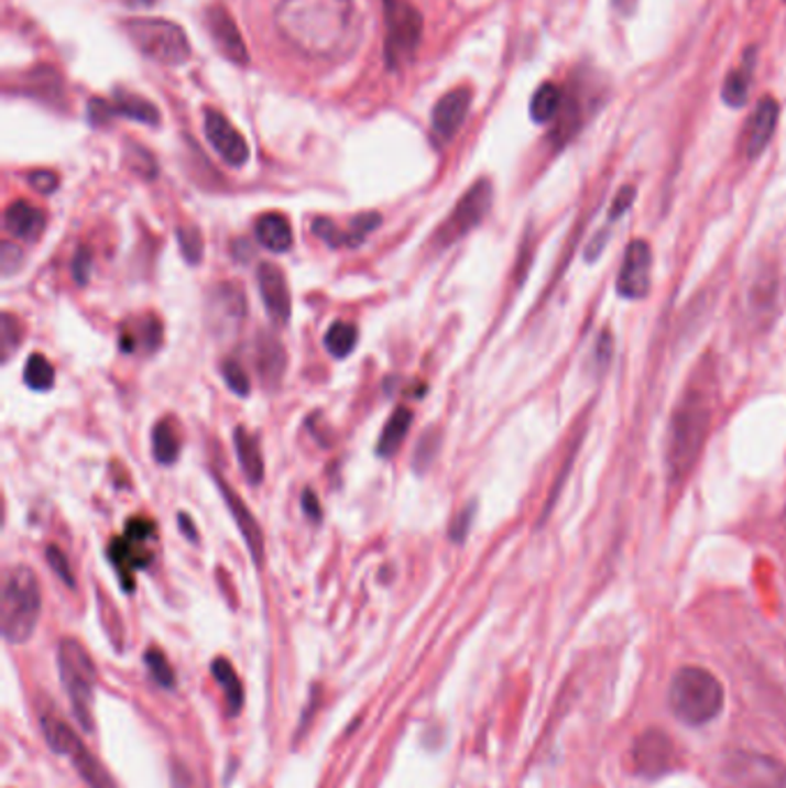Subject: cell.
Wrapping results in <instances>:
<instances>
[{
	"instance_id": "6da1fadb",
	"label": "cell",
	"mask_w": 786,
	"mask_h": 788,
	"mask_svg": "<svg viewBox=\"0 0 786 788\" xmlns=\"http://www.w3.org/2000/svg\"><path fill=\"white\" fill-rule=\"evenodd\" d=\"M275 26L303 56L341 61L356 52L362 19L358 0H282Z\"/></svg>"
},
{
	"instance_id": "7a4b0ae2",
	"label": "cell",
	"mask_w": 786,
	"mask_h": 788,
	"mask_svg": "<svg viewBox=\"0 0 786 788\" xmlns=\"http://www.w3.org/2000/svg\"><path fill=\"white\" fill-rule=\"evenodd\" d=\"M712 402H716V376L706 366L703 374H697L687 383L672 415L667 448V471L672 486H680L685 482L701 455L712 420Z\"/></svg>"
},
{
	"instance_id": "3957f363",
	"label": "cell",
	"mask_w": 786,
	"mask_h": 788,
	"mask_svg": "<svg viewBox=\"0 0 786 788\" xmlns=\"http://www.w3.org/2000/svg\"><path fill=\"white\" fill-rule=\"evenodd\" d=\"M42 613V590L29 565H17L6 577L3 604H0V625L6 642L19 646L33 636Z\"/></svg>"
},
{
	"instance_id": "277c9868",
	"label": "cell",
	"mask_w": 786,
	"mask_h": 788,
	"mask_svg": "<svg viewBox=\"0 0 786 788\" xmlns=\"http://www.w3.org/2000/svg\"><path fill=\"white\" fill-rule=\"evenodd\" d=\"M669 705L685 724H708L720 715L724 705L722 682L706 669L685 667L672 680Z\"/></svg>"
},
{
	"instance_id": "5b68a950",
	"label": "cell",
	"mask_w": 786,
	"mask_h": 788,
	"mask_svg": "<svg viewBox=\"0 0 786 788\" xmlns=\"http://www.w3.org/2000/svg\"><path fill=\"white\" fill-rule=\"evenodd\" d=\"M125 33L139 52L160 65L178 67L192 56V44L185 31L166 19H130Z\"/></svg>"
},
{
	"instance_id": "8992f818",
	"label": "cell",
	"mask_w": 786,
	"mask_h": 788,
	"mask_svg": "<svg viewBox=\"0 0 786 788\" xmlns=\"http://www.w3.org/2000/svg\"><path fill=\"white\" fill-rule=\"evenodd\" d=\"M385 21V65L404 69L423 42V14L408 0H383Z\"/></svg>"
},
{
	"instance_id": "52a82bcc",
	"label": "cell",
	"mask_w": 786,
	"mask_h": 788,
	"mask_svg": "<svg viewBox=\"0 0 786 788\" xmlns=\"http://www.w3.org/2000/svg\"><path fill=\"white\" fill-rule=\"evenodd\" d=\"M58 671L65 692L69 697L72 710H75L77 720L84 724L86 731L92 729L90 722V705L95 694V680L97 671L88 650L75 642V638H63L58 646Z\"/></svg>"
},
{
	"instance_id": "ba28073f",
	"label": "cell",
	"mask_w": 786,
	"mask_h": 788,
	"mask_svg": "<svg viewBox=\"0 0 786 788\" xmlns=\"http://www.w3.org/2000/svg\"><path fill=\"white\" fill-rule=\"evenodd\" d=\"M491 199H494V189H491L489 180H478L469 191H466L450 217L438 227L434 236V244L438 250H448L450 244L469 236L480 221L487 217L491 208Z\"/></svg>"
},
{
	"instance_id": "9c48e42d",
	"label": "cell",
	"mask_w": 786,
	"mask_h": 788,
	"mask_svg": "<svg viewBox=\"0 0 786 788\" xmlns=\"http://www.w3.org/2000/svg\"><path fill=\"white\" fill-rule=\"evenodd\" d=\"M731 788H786V770L777 760L758 754H735L724 768Z\"/></svg>"
},
{
	"instance_id": "30bf717a",
	"label": "cell",
	"mask_w": 786,
	"mask_h": 788,
	"mask_svg": "<svg viewBox=\"0 0 786 788\" xmlns=\"http://www.w3.org/2000/svg\"><path fill=\"white\" fill-rule=\"evenodd\" d=\"M653 252L646 240H634L627 244V252L619 273V293L627 300H642L651 291Z\"/></svg>"
},
{
	"instance_id": "8fae6325",
	"label": "cell",
	"mask_w": 786,
	"mask_h": 788,
	"mask_svg": "<svg viewBox=\"0 0 786 788\" xmlns=\"http://www.w3.org/2000/svg\"><path fill=\"white\" fill-rule=\"evenodd\" d=\"M206 139L229 166H244L250 160V145L244 136L236 130L233 122L215 109H206L204 113Z\"/></svg>"
},
{
	"instance_id": "7c38bea8",
	"label": "cell",
	"mask_w": 786,
	"mask_h": 788,
	"mask_svg": "<svg viewBox=\"0 0 786 788\" xmlns=\"http://www.w3.org/2000/svg\"><path fill=\"white\" fill-rule=\"evenodd\" d=\"M777 120H779V102L771 95L761 97L741 134V153L745 157L754 160L766 151V145L771 143L777 130Z\"/></svg>"
},
{
	"instance_id": "4fadbf2b",
	"label": "cell",
	"mask_w": 786,
	"mask_h": 788,
	"mask_svg": "<svg viewBox=\"0 0 786 788\" xmlns=\"http://www.w3.org/2000/svg\"><path fill=\"white\" fill-rule=\"evenodd\" d=\"M206 26H208L210 40L217 46V52L222 54L227 61H231L236 65H248L250 63L248 44H244L238 23L233 21L231 12L225 6H210L208 8Z\"/></svg>"
},
{
	"instance_id": "5bb4252c",
	"label": "cell",
	"mask_w": 786,
	"mask_h": 788,
	"mask_svg": "<svg viewBox=\"0 0 786 788\" xmlns=\"http://www.w3.org/2000/svg\"><path fill=\"white\" fill-rule=\"evenodd\" d=\"M381 225V215L379 212H364V215H358L353 221L349 231L339 229L335 221L326 219V217H316L312 221V233L324 240L326 244H330L332 250H341V248H358V244L364 242V238L374 233Z\"/></svg>"
},
{
	"instance_id": "9a60e30c",
	"label": "cell",
	"mask_w": 786,
	"mask_h": 788,
	"mask_svg": "<svg viewBox=\"0 0 786 788\" xmlns=\"http://www.w3.org/2000/svg\"><path fill=\"white\" fill-rule=\"evenodd\" d=\"M473 95L469 88H455L446 92L436 102L432 111V128L438 141H450L461 130L466 116H469Z\"/></svg>"
},
{
	"instance_id": "2e32d148",
	"label": "cell",
	"mask_w": 786,
	"mask_h": 788,
	"mask_svg": "<svg viewBox=\"0 0 786 788\" xmlns=\"http://www.w3.org/2000/svg\"><path fill=\"white\" fill-rule=\"evenodd\" d=\"M109 116L130 118V120L143 122V125H160L157 107L134 92H116L113 102H102V100L90 102V120L92 122H105Z\"/></svg>"
},
{
	"instance_id": "e0dca14e",
	"label": "cell",
	"mask_w": 786,
	"mask_h": 788,
	"mask_svg": "<svg viewBox=\"0 0 786 788\" xmlns=\"http://www.w3.org/2000/svg\"><path fill=\"white\" fill-rule=\"evenodd\" d=\"M632 756L642 775H665L674 763V745L662 731H648L634 743Z\"/></svg>"
},
{
	"instance_id": "ac0fdd59",
	"label": "cell",
	"mask_w": 786,
	"mask_h": 788,
	"mask_svg": "<svg viewBox=\"0 0 786 788\" xmlns=\"http://www.w3.org/2000/svg\"><path fill=\"white\" fill-rule=\"evenodd\" d=\"M256 280H259L261 300L270 318L277 324H286L291 318V291L282 270L273 263H261Z\"/></svg>"
},
{
	"instance_id": "d6986e66",
	"label": "cell",
	"mask_w": 786,
	"mask_h": 788,
	"mask_svg": "<svg viewBox=\"0 0 786 788\" xmlns=\"http://www.w3.org/2000/svg\"><path fill=\"white\" fill-rule=\"evenodd\" d=\"M143 547H145L143 541L130 539L125 535L111 541L109 558L113 562V568L118 570L122 588L125 590L134 588V572L149 568L151 565V551H145Z\"/></svg>"
},
{
	"instance_id": "ffe728a7",
	"label": "cell",
	"mask_w": 786,
	"mask_h": 788,
	"mask_svg": "<svg viewBox=\"0 0 786 788\" xmlns=\"http://www.w3.org/2000/svg\"><path fill=\"white\" fill-rule=\"evenodd\" d=\"M215 480H217V486H219V494H222L225 501L229 503V510H231V514H233V519H236V524H238V528H240L244 541H248V547H250V551H252V556H254V562L261 565V562H263V551H265V541H263L261 526L256 524L254 514L250 512L248 505H244V501L233 494L231 486H229L222 478H215Z\"/></svg>"
},
{
	"instance_id": "44dd1931",
	"label": "cell",
	"mask_w": 786,
	"mask_h": 788,
	"mask_svg": "<svg viewBox=\"0 0 786 788\" xmlns=\"http://www.w3.org/2000/svg\"><path fill=\"white\" fill-rule=\"evenodd\" d=\"M46 227V215L42 208H35L29 201H14L6 210V229L10 236L33 242L42 236Z\"/></svg>"
},
{
	"instance_id": "7402d4cb",
	"label": "cell",
	"mask_w": 786,
	"mask_h": 788,
	"mask_svg": "<svg viewBox=\"0 0 786 788\" xmlns=\"http://www.w3.org/2000/svg\"><path fill=\"white\" fill-rule=\"evenodd\" d=\"M754 61H756L754 48H750V52H745L743 56V63L727 74L722 86V100L733 109H743L747 105L752 79H754Z\"/></svg>"
},
{
	"instance_id": "603a6c76",
	"label": "cell",
	"mask_w": 786,
	"mask_h": 788,
	"mask_svg": "<svg viewBox=\"0 0 786 788\" xmlns=\"http://www.w3.org/2000/svg\"><path fill=\"white\" fill-rule=\"evenodd\" d=\"M256 240L270 252H288L293 244L291 221L280 212H265L256 221Z\"/></svg>"
},
{
	"instance_id": "cb8c5ba5",
	"label": "cell",
	"mask_w": 786,
	"mask_h": 788,
	"mask_svg": "<svg viewBox=\"0 0 786 788\" xmlns=\"http://www.w3.org/2000/svg\"><path fill=\"white\" fill-rule=\"evenodd\" d=\"M233 446H236V455L240 461V468L244 473V480H248L252 486H259L263 482V455L259 450L256 438L244 429L238 427L233 431Z\"/></svg>"
},
{
	"instance_id": "d4e9b609",
	"label": "cell",
	"mask_w": 786,
	"mask_h": 788,
	"mask_svg": "<svg viewBox=\"0 0 786 788\" xmlns=\"http://www.w3.org/2000/svg\"><path fill=\"white\" fill-rule=\"evenodd\" d=\"M256 355H259L256 366H259V374H261L263 383L268 387L280 385L282 376H284V369H286V353L282 349V343L275 337L263 335L259 339Z\"/></svg>"
},
{
	"instance_id": "484cf974",
	"label": "cell",
	"mask_w": 786,
	"mask_h": 788,
	"mask_svg": "<svg viewBox=\"0 0 786 788\" xmlns=\"http://www.w3.org/2000/svg\"><path fill=\"white\" fill-rule=\"evenodd\" d=\"M244 314V300L242 291H238L233 284H222L210 298V318L217 324L236 326Z\"/></svg>"
},
{
	"instance_id": "4316f807",
	"label": "cell",
	"mask_w": 786,
	"mask_h": 788,
	"mask_svg": "<svg viewBox=\"0 0 786 788\" xmlns=\"http://www.w3.org/2000/svg\"><path fill=\"white\" fill-rule=\"evenodd\" d=\"M411 425H413V413L408 408H397L395 413H392V417L387 420V425L379 438L376 455L379 457L397 455L406 434L411 431Z\"/></svg>"
},
{
	"instance_id": "83f0119b",
	"label": "cell",
	"mask_w": 786,
	"mask_h": 788,
	"mask_svg": "<svg viewBox=\"0 0 786 788\" xmlns=\"http://www.w3.org/2000/svg\"><path fill=\"white\" fill-rule=\"evenodd\" d=\"M42 731H44L48 747H52L61 756H72L79 747H84L79 735L72 731L63 720H58L54 715L42 718Z\"/></svg>"
},
{
	"instance_id": "f1b7e54d",
	"label": "cell",
	"mask_w": 786,
	"mask_h": 788,
	"mask_svg": "<svg viewBox=\"0 0 786 788\" xmlns=\"http://www.w3.org/2000/svg\"><path fill=\"white\" fill-rule=\"evenodd\" d=\"M212 676H215V680L219 682V687L225 689V699H227L229 715H231V718L238 715V712L242 710V699H244V694H242V682H240L236 669L231 667V661L225 659V657H217V659L212 661Z\"/></svg>"
},
{
	"instance_id": "f546056e",
	"label": "cell",
	"mask_w": 786,
	"mask_h": 788,
	"mask_svg": "<svg viewBox=\"0 0 786 788\" xmlns=\"http://www.w3.org/2000/svg\"><path fill=\"white\" fill-rule=\"evenodd\" d=\"M563 102H565V92L556 84H543L535 90L531 100V118L539 122V125H545V122L558 118Z\"/></svg>"
},
{
	"instance_id": "4dcf8cb0",
	"label": "cell",
	"mask_w": 786,
	"mask_h": 788,
	"mask_svg": "<svg viewBox=\"0 0 786 788\" xmlns=\"http://www.w3.org/2000/svg\"><path fill=\"white\" fill-rule=\"evenodd\" d=\"M151 446H153L155 461L162 466L176 463V459L181 457V436H178L176 427L166 420L155 425V429L151 434Z\"/></svg>"
},
{
	"instance_id": "1f68e13d",
	"label": "cell",
	"mask_w": 786,
	"mask_h": 788,
	"mask_svg": "<svg viewBox=\"0 0 786 788\" xmlns=\"http://www.w3.org/2000/svg\"><path fill=\"white\" fill-rule=\"evenodd\" d=\"M72 763H75L79 775L92 786V788H118L116 781L109 777V773L105 770V766L100 760H97L88 749L86 745L79 747L75 754L69 756Z\"/></svg>"
},
{
	"instance_id": "d6a6232c",
	"label": "cell",
	"mask_w": 786,
	"mask_h": 788,
	"mask_svg": "<svg viewBox=\"0 0 786 788\" xmlns=\"http://www.w3.org/2000/svg\"><path fill=\"white\" fill-rule=\"evenodd\" d=\"M324 343L332 358H339V360L347 358L353 353L356 343H358V328L349 321H337L328 328Z\"/></svg>"
},
{
	"instance_id": "836d02e7",
	"label": "cell",
	"mask_w": 786,
	"mask_h": 788,
	"mask_svg": "<svg viewBox=\"0 0 786 788\" xmlns=\"http://www.w3.org/2000/svg\"><path fill=\"white\" fill-rule=\"evenodd\" d=\"M23 381H26V385L31 390H37V392L52 390L54 381H56L52 362H48L42 353H33L29 358L26 366H23Z\"/></svg>"
},
{
	"instance_id": "e575fe53",
	"label": "cell",
	"mask_w": 786,
	"mask_h": 788,
	"mask_svg": "<svg viewBox=\"0 0 786 788\" xmlns=\"http://www.w3.org/2000/svg\"><path fill=\"white\" fill-rule=\"evenodd\" d=\"M438 446H440V436L436 429L427 431L421 440H417V448H415V457H413V466L417 473L427 471V466L434 461L436 452H438Z\"/></svg>"
},
{
	"instance_id": "d590c367",
	"label": "cell",
	"mask_w": 786,
	"mask_h": 788,
	"mask_svg": "<svg viewBox=\"0 0 786 788\" xmlns=\"http://www.w3.org/2000/svg\"><path fill=\"white\" fill-rule=\"evenodd\" d=\"M178 242H181L183 256H185L192 265H196V263L201 261V256H204V238H201L199 229H194V227H183V229H178Z\"/></svg>"
},
{
	"instance_id": "8d00e7d4",
	"label": "cell",
	"mask_w": 786,
	"mask_h": 788,
	"mask_svg": "<svg viewBox=\"0 0 786 788\" xmlns=\"http://www.w3.org/2000/svg\"><path fill=\"white\" fill-rule=\"evenodd\" d=\"M145 664H149L151 676L155 678L157 685H162V687H174L176 685L174 669H171V664L166 661V657L157 648H151L149 653H145Z\"/></svg>"
},
{
	"instance_id": "74e56055",
	"label": "cell",
	"mask_w": 786,
	"mask_h": 788,
	"mask_svg": "<svg viewBox=\"0 0 786 788\" xmlns=\"http://www.w3.org/2000/svg\"><path fill=\"white\" fill-rule=\"evenodd\" d=\"M222 376H225L229 390H233V392L238 394V397H248L250 390H252V383H250L248 374H244V369H242L238 362L227 360V362L222 364Z\"/></svg>"
},
{
	"instance_id": "f35d334b",
	"label": "cell",
	"mask_w": 786,
	"mask_h": 788,
	"mask_svg": "<svg viewBox=\"0 0 786 788\" xmlns=\"http://www.w3.org/2000/svg\"><path fill=\"white\" fill-rule=\"evenodd\" d=\"M46 562H48V568H52V570L56 572V577H58L65 585H69V588L77 585L75 574H72V568H69V560L65 558V554H63L58 547H48V549H46Z\"/></svg>"
},
{
	"instance_id": "ab89813d",
	"label": "cell",
	"mask_w": 786,
	"mask_h": 788,
	"mask_svg": "<svg viewBox=\"0 0 786 788\" xmlns=\"http://www.w3.org/2000/svg\"><path fill=\"white\" fill-rule=\"evenodd\" d=\"M0 337H3V358L10 360L12 353L19 349L21 343V335H19V324L12 314L3 316V330H0Z\"/></svg>"
},
{
	"instance_id": "60d3db41",
	"label": "cell",
	"mask_w": 786,
	"mask_h": 788,
	"mask_svg": "<svg viewBox=\"0 0 786 788\" xmlns=\"http://www.w3.org/2000/svg\"><path fill=\"white\" fill-rule=\"evenodd\" d=\"M155 533L157 530H155V524L151 519H132V522H128V528H125V537L143 541V545H149V541H153Z\"/></svg>"
},
{
	"instance_id": "b9f144b4",
	"label": "cell",
	"mask_w": 786,
	"mask_h": 788,
	"mask_svg": "<svg viewBox=\"0 0 786 788\" xmlns=\"http://www.w3.org/2000/svg\"><path fill=\"white\" fill-rule=\"evenodd\" d=\"M29 183L40 194H52L58 187V176L52 174V171H35V174L29 176Z\"/></svg>"
},
{
	"instance_id": "7bdbcfd3",
	"label": "cell",
	"mask_w": 786,
	"mask_h": 788,
	"mask_svg": "<svg viewBox=\"0 0 786 788\" xmlns=\"http://www.w3.org/2000/svg\"><path fill=\"white\" fill-rule=\"evenodd\" d=\"M473 514H476V505L471 503L469 507H466V510L457 516V522H455V526H452V530H450V537H452L455 541H463L466 535H469V528H471V522H473Z\"/></svg>"
},
{
	"instance_id": "ee69618b",
	"label": "cell",
	"mask_w": 786,
	"mask_h": 788,
	"mask_svg": "<svg viewBox=\"0 0 786 788\" xmlns=\"http://www.w3.org/2000/svg\"><path fill=\"white\" fill-rule=\"evenodd\" d=\"M88 273H90V254L86 250H79L75 263H72V275H75V280L84 286L88 282Z\"/></svg>"
},
{
	"instance_id": "f6af8a7d",
	"label": "cell",
	"mask_w": 786,
	"mask_h": 788,
	"mask_svg": "<svg viewBox=\"0 0 786 788\" xmlns=\"http://www.w3.org/2000/svg\"><path fill=\"white\" fill-rule=\"evenodd\" d=\"M301 501H303V510H305V514L309 516V519L312 522H321V503H318V496L314 494L312 489L303 491Z\"/></svg>"
},
{
	"instance_id": "bcb514c9",
	"label": "cell",
	"mask_w": 786,
	"mask_h": 788,
	"mask_svg": "<svg viewBox=\"0 0 786 788\" xmlns=\"http://www.w3.org/2000/svg\"><path fill=\"white\" fill-rule=\"evenodd\" d=\"M632 199H634V189L632 187H625L623 191H619L616 201H613V206H611V217H621L630 208Z\"/></svg>"
},
{
	"instance_id": "7dc6e473",
	"label": "cell",
	"mask_w": 786,
	"mask_h": 788,
	"mask_svg": "<svg viewBox=\"0 0 786 788\" xmlns=\"http://www.w3.org/2000/svg\"><path fill=\"white\" fill-rule=\"evenodd\" d=\"M178 522H181V530L187 533V537H189L192 541L199 539V533H196V528L192 526V519H189L187 514H178Z\"/></svg>"
},
{
	"instance_id": "c3c4849f",
	"label": "cell",
	"mask_w": 786,
	"mask_h": 788,
	"mask_svg": "<svg viewBox=\"0 0 786 788\" xmlns=\"http://www.w3.org/2000/svg\"><path fill=\"white\" fill-rule=\"evenodd\" d=\"M141 3H155V0H141Z\"/></svg>"
}]
</instances>
